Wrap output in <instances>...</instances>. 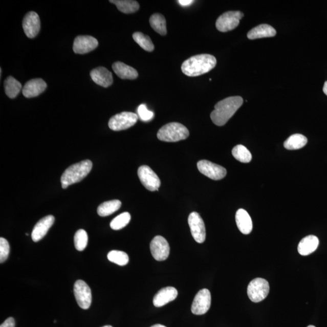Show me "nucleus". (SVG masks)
<instances>
[{"instance_id":"6ab92c4d","label":"nucleus","mask_w":327,"mask_h":327,"mask_svg":"<svg viewBox=\"0 0 327 327\" xmlns=\"http://www.w3.org/2000/svg\"><path fill=\"white\" fill-rule=\"evenodd\" d=\"M91 77L96 84L104 88L111 86L114 81L112 73L104 67L93 69L91 72Z\"/></svg>"},{"instance_id":"c85d7f7f","label":"nucleus","mask_w":327,"mask_h":327,"mask_svg":"<svg viewBox=\"0 0 327 327\" xmlns=\"http://www.w3.org/2000/svg\"><path fill=\"white\" fill-rule=\"evenodd\" d=\"M232 155L237 161L243 163H249L252 159L250 151L243 145H237L232 150Z\"/></svg>"},{"instance_id":"dca6fc26","label":"nucleus","mask_w":327,"mask_h":327,"mask_svg":"<svg viewBox=\"0 0 327 327\" xmlns=\"http://www.w3.org/2000/svg\"><path fill=\"white\" fill-rule=\"evenodd\" d=\"M55 222V217L48 215L42 218L35 226L32 233V239L34 242H38L46 235L49 229Z\"/></svg>"},{"instance_id":"aec40b11","label":"nucleus","mask_w":327,"mask_h":327,"mask_svg":"<svg viewBox=\"0 0 327 327\" xmlns=\"http://www.w3.org/2000/svg\"><path fill=\"white\" fill-rule=\"evenodd\" d=\"M236 223L241 233L249 234L252 232V220L246 210L241 209L236 211Z\"/></svg>"},{"instance_id":"5701e85b","label":"nucleus","mask_w":327,"mask_h":327,"mask_svg":"<svg viewBox=\"0 0 327 327\" xmlns=\"http://www.w3.org/2000/svg\"><path fill=\"white\" fill-rule=\"evenodd\" d=\"M276 35V31L269 25H260L251 30L248 33L247 37L250 39L273 37Z\"/></svg>"},{"instance_id":"393cba45","label":"nucleus","mask_w":327,"mask_h":327,"mask_svg":"<svg viewBox=\"0 0 327 327\" xmlns=\"http://www.w3.org/2000/svg\"><path fill=\"white\" fill-rule=\"evenodd\" d=\"M307 138L301 134H294L284 142V146L287 150H298L305 146Z\"/></svg>"},{"instance_id":"7c9ffc66","label":"nucleus","mask_w":327,"mask_h":327,"mask_svg":"<svg viewBox=\"0 0 327 327\" xmlns=\"http://www.w3.org/2000/svg\"><path fill=\"white\" fill-rule=\"evenodd\" d=\"M109 261L117 264L118 266H124L129 261V257L126 253L122 251L112 250L107 254Z\"/></svg>"},{"instance_id":"c9c22d12","label":"nucleus","mask_w":327,"mask_h":327,"mask_svg":"<svg viewBox=\"0 0 327 327\" xmlns=\"http://www.w3.org/2000/svg\"><path fill=\"white\" fill-rule=\"evenodd\" d=\"M15 322L13 318H9L2 323L0 327H15Z\"/></svg>"},{"instance_id":"a19ab883","label":"nucleus","mask_w":327,"mask_h":327,"mask_svg":"<svg viewBox=\"0 0 327 327\" xmlns=\"http://www.w3.org/2000/svg\"><path fill=\"white\" fill-rule=\"evenodd\" d=\"M307 327H316V326H314V325H309V326H308Z\"/></svg>"},{"instance_id":"f704fd0d","label":"nucleus","mask_w":327,"mask_h":327,"mask_svg":"<svg viewBox=\"0 0 327 327\" xmlns=\"http://www.w3.org/2000/svg\"><path fill=\"white\" fill-rule=\"evenodd\" d=\"M10 252V246L8 241L4 237L0 238V263L6 261L8 258Z\"/></svg>"},{"instance_id":"f3484780","label":"nucleus","mask_w":327,"mask_h":327,"mask_svg":"<svg viewBox=\"0 0 327 327\" xmlns=\"http://www.w3.org/2000/svg\"><path fill=\"white\" fill-rule=\"evenodd\" d=\"M47 84L41 78L33 79L26 82L23 88V94L26 98H31L37 97L43 92Z\"/></svg>"},{"instance_id":"72a5a7b5","label":"nucleus","mask_w":327,"mask_h":327,"mask_svg":"<svg viewBox=\"0 0 327 327\" xmlns=\"http://www.w3.org/2000/svg\"><path fill=\"white\" fill-rule=\"evenodd\" d=\"M137 112L138 118H140L141 121L148 122L154 118V112L148 111L145 104H141L138 108Z\"/></svg>"},{"instance_id":"7ed1b4c3","label":"nucleus","mask_w":327,"mask_h":327,"mask_svg":"<svg viewBox=\"0 0 327 327\" xmlns=\"http://www.w3.org/2000/svg\"><path fill=\"white\" fill-rule=\"evenodd\" d=\"M92 166V162L87 160L69 167L61 178L62 189H67L71 185L79 183L83 180L90 173Z\"/></svg>"},{"instance_id":"f03ea898","label":"nucleus","mask_w":327,"mask_h":327,"mask_svg":"<svg viewBox=\"0 0 327 327\" xmlns=\"http://www.w3.org/2000/svg\"><path fill=\"white\" fill-rule=\"evenodd\" d=\"M216 62V59L213 55H198L185 61L181 66V70L188 77H198L212 70Z\"/></svg>"},{"instance_id":"4468645a","label":"nucleus","mask_w":327,"mask_h":327,"mask_svg":"<svg viewBox=\"0 0 327 327\" xmlns=\"http://www.w3.org/2000/svg\"><path fill=\"white\" fill-rule=\"evenodd\" d=\"M98 46L97 39L92 36H78L75 39L73 50L75 54H85L94 51Z\"/></svg>"},{"instance_id":"4c0bfd02","label":"nucleus","mask_w":327,"mask_h":327,"mask_svg":"<svg viewBox=\"0 0 327 327\" xmlns=\"http://www.w3.org/2000/svg\"><path fill=\"white\" fill-rule=\"evenodd\" d=\"M323 91L324 94L327 96V81L325 82L324 85H323Z\"/></svg>"},{"instance_id":"c756f323","label":"nucleus","mask_w":327,"mask_h":327,"mask_svg":"<svg viewBox=\"0 0 327 327\" xmlns=\"http://www.w3.org/2000/svg\"><path fill=\"white\" fill-rule=\"evenodd\" d=\"M133 38L144 50L148 52H152L154 50V45L149 36L144 35L143 33L137 32L133 34Z\"/></svg>"},{"instance_id":"a211bd4d","label":"nucleus","mask_w":327,"mask_h":327,"mask_svg":"<svg viewBox=\"0 0 327 327\" xmlns=\"http://www.w3.org/2000/svg\"><path fill=\"white\" fill-rule=\"evenodd\" d=\"M178 291L173 287H167L162 289L155 296L154 305L156 307H161L167 303L173 301L178 296Z\"/></svg>"},{"instance_id":"423d86ee","label":"nucleus","mask_w":327,"mask_h":327,"mask_svg":"<svg viewBox=\"0 0 327 327\" xmlns=\"http://www.w3.org/2000/svg\"><path fill=\"white\" fill-rule=\"evenodd\" d=\"M138 115L129 112H123L114 115L108 121V127L114 131L126 130L137 123Z\"/></svg>"},{"instance_id":"bb28decb","label":"nucleus","mask_w":327,"mask_h":327,"mask_svg":"<svg viewBox=\"0 0 327 327\" xmlns=\"http://www.w3.org/2000/svg\"><path fill=\"white\" fill-rule=\"evenodd\" d=\"M4 85L6 95L12 99L15 98L22 89L20 82L11 76L6 79Z\"/></svg>"},{"instance_id":"e433bc0d","label":"nucleus","mask_w":327,"mask_h":327,"mask_svg":"<svg viewBox=\"0 0 327 327\" xmlns=\"http://www.w3.org/2000/svg\"><path fill=\"white\" fill-rule=\"evenodd\" d=\"M194 1H191V0H179L178 3L182 6H187L191 4V3H193Z\"/></svg>"},{"instance_id":"412c9836","label":"nucleus","mask_w":327,"mask_h":327,"mask_svg":"<svg viewBox=\"0 0 327 327\" xmlns=\"http://www.w3.org/2000/svg\"><path fill=\"white\" fill-rule=\"evenodd\" d=\"M112 69L118 77L123 80H135L138 77L136 69L122 62H115L112 66Z\"/></svg>"},{"instance_id":"1a4fd4ad","label":"nucleus","mask_w":327,"mask_h":327,"mask_svg":"<svg viewBox=\"0 0 327 327\" xmlns=\"http://www.w3.org/2000/svg\"><path fill=\"white\" fill-rule=\"evenodd\" d=\"M200 172L213 180H220L226 176L225 168L207 160H201L197 163Z\"/></svg>"},{"instance_id":"9d476101","label":"nucleus","mask_w":327,"mask_h":327,"mask_svg":"<svg viewBox=\"0 0 327 327\" xmlns=\"http://www.w3.org/2000/svg\"><path fill=\"white\" fill-rule=\"evenodd\" d=\"M188 223L194 239L198 243H203L206 237V227L199 213H191L188 219Z\"/></svg>"},{"instance_id":"9b49d317","label":"nucleus","mask_w":327,"mask_h":327,"mask_svg":"<svg viewBox=\"0 0 327 327\" xmlns=\"http://www.w3.org/2000/svg\"><path fill=\"white\" fill-rule=\"evenodd\" d=\"M211 293L206 289L201 290L194 297L191 311L194 315H203L206 314L210 308Z\"/></svg>"},{"instance_id":"4be33fe9","label":"nucleus","mask_w":327,"mask_h":327,"mask_svg":"<svg viewBox=\"0 0 327 327\" xmlns=\"http://www.w3.org/2000/svg\"><path fill=\"white\" fill-rule=\"evenodd\" d=\"M319 244V239L316 236H307L300 241L298 247V252L302 256L309 255L315 252Z\"/></svg>"},{"instance_id":"20e7f679","label":"nucleus","mask_w":327,"mask_h":327,"mask_svg":"<svg viewBox=\"0 0 327 327\" xmlns=\"http://www.w3.org/2000/svg\"><path fill=\"white\" fill-rule=\"evenodd\" d=\"M189 136V131L184 125L170 123L162 127L157 134L160 140L164 142H177L186 140Z\"/></svg>"},{"instance_id":"39448f33","label":"nucleus","mask_w":327,"mask_h":327,"mask_svg":"<svg viewBox=\"0 0 327 327\" xmlns=\"http://www.w3.org/2000/svg\"><path fill=\"white\" fill-rule=\"evenodd\" d=\"M270 292L268 281L263 278H256L252 280L247 288L249 298L253 302H259L265 299Z\"/></svg>"},{"instance_id":"f8f14e48","label":"nucleus","mask_w":327,"mask_h":327,"mask_svg":"<svg viewBox=\"0 0 327 327\" xmlns=\"http://www.w3.org/2000/svg\"><path fill=\"white\" fill-rule=\"evenodd\" d=\"M74 294L76 300L81 309L87 310L92 303V293L90 287L84 280H78L75 283Z\"/></svg>"},{"instance_id":"b1692460","label":"nucleus","mask_w":327,"mask_h":327,"mask_svg":"<svg viewBox=\"0 0 327 327\" xmlns=\"http://www.w3.org/2000/svg\"><path fill=\"white\" fill-rule=\"evenodd\" d=\"M111 3L116 5L119 11L124 14H133L140 9V5L133 0H111Z\"/></svg>"},{"instance_id":"473e14b6","label":"nucleus","mask_w":327,"mask_h":327,"mask_svg":"<svg viewBox=\"0 0 327 327\" xmlns=\"http://www.w3.org/2000/svg\"><path fill=\"white\" fill-rule=\"evenodd\" d=\"M88 243V233L84 230H78L74 236V244L76 249L83 251L86 248Z\"/></svg>"},{"instance_id":"2f4dec72","label":"nucleus","mask_w":327,"mask_h":327,"mask_svg":"<svg viewBox=\"0 0 327 327\" xmlns=\"http://www.w3.org/2000/svg\"><path fill=\"white\" fill-rule=\"evenodd\" d=\"M131 216L129 213L124 212L115 217L111 221L110 226L112 229L119 230L123 229L130 223Z\"/></svg>"},{"instance_id":"cd10ccee","label":"nucleus","mask_w":327,"mask_h":327,"mask_svg":"<svg viewBox=\"0 0 327 327\" xmlns=\"http://www.w3.org/2000/svg\"><path fill=\"white\" fill-rule=\"evenodd\" d=\"M150 25L155 31L161 35L167 34L166 21L164 16L160 14H154L150 18Z\"/></svg>"},{"instance_id":"58836bf2","label":"nucleus","mask_w":327,"mask_h":327,"mask_svg":"<svg viewBox=\"0 0 327 327\" xmlns=\"http://www.w3.org/2000/svg\"><path fill=\"white\" fill-rule=\"evenodd\" d=\"M150 327H166V326H164L163 325H161V324H155L153 326H151Z\"/></svg>"},{"instance_id":"ddd939ff","label":"nucleus","mask_w":327,"mask_h":327,"mask_svg":"<svg viewBox=\"0 0 327 327\" xmlns=\"http://www.w3.org/2000/svg\"><path fill=\"white\" fill-rule=\"evenodd\" d=\"M150 249L154 259L158 261H163L169 256V244L163 236H155L151 241Z\"/></svg>"},{"instance_id":"0eeeda50","label":"nucleus","mask_w":327,"mask_h":327,"mask_svg":"<svg viewBox=\"0 0 327 327\" xmlns=\"http://www.w3.org/2000/svg\"><path fill=\"white\" fill-rule=\"evenodd\" d=\"M243 16V13L239 11H229L224 13L217 18L216 27L218 31L222 32L232 31L237 27Z\"/></svg>"},{"instance_id":"a878e982","label":"nucleus","mask_w":327,"mask_h":327,"mask_svg":"<svg viewBox=\"0 0 327 327\" xmlns=\"http://www.w3.org/2000/svg\"><path fill=\"white\" fill-rule=\"evenodd\" d=\"M121 202L120 201L115 200L106 201L99 206L97 209L98 215L105 217L116 212L120 209Z\"/></svg>"},{"instance_id":"ea45409f","label":"nucleus","mask_w":327,"mask_h":327,"mask_svg":"<svg viewBox=\"0 0 327 327\" xmlns=\"http://www.w3.org/2000/svg\"><path fill=\"white\" fill-rule=\"evenodd\" d=\"M102 327H112V326H111V325H105V326H102Z\"/></svg>"},{"instance_id":"f257e3e1","label":"nucleus","mask_w":327,"mask_h":327,"mask_svg":"<svg viewBox=\"0 0 327 327\" xmlns=\"http://www.w3.org/2000/svg\"><path fill=\"white\" fill-rule=\"evenodd\" d=\"M243 104V99L239 96L227 98L218 102L214 105V110L210 114L211 121L217 126H223L233 116Z\"/></svg>"},{"instance_id":"2eb2a0df","label":"nucleus","mask_w":327,"mask_h":327,"mask_svg":"<svg viewBox=\"0 0 327 327\" xmlns=\"http://www.w3.org/2000/svg\"><path fill=\"white\" fill-rule=\"evenodd\" d=\"M23 28L25 34L29 38L35 37L40 31L41 23L39 16L35 12H29L25 16Z\"/></svg>"},{"instance_id":"6e6552de","label":"nucleus","mask_w":327,"mask_h":327,"mask_svg":"<svg viewBox=\"0 0 327 327\" xmlns=\"http://www.w3.org/2000/svg\"><path fill=\"white\" fill-rule=\"evenodd\" d=\"M139 179L142 184L150 191H158L161 186V181L158 175L147 166H142L138 170Z\"/></svg>"},{"instance_id":"79ce46f5","label":"nucleus","mask_w":327,"mask_h":327,"mask_svg":"<svg viewBox=\"0 0 327 327\" xmlns=\"http://www.w3.org/2000/svg\"><path fill=\"white\" fill-rule=\"evenodd\" d=\"M26 235L28 236V235H29V234H28V233H26Z\"/></svg>"}]
</instances>
